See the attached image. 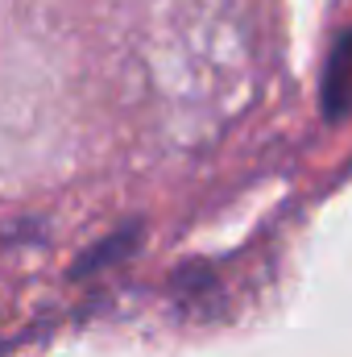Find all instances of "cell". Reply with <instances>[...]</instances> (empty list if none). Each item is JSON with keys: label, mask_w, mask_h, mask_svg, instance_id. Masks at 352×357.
Instances as JSON below:
<instances>
[{"label": "cell", "mask_w": 352, "mask_h": 357, "mask_svg": "<svg viewBox=\"0 0 352 357\" xmlns=\"http://www.w3.org/2000/svg\"><path fill=\"white\" fill-rule=\"evenodd\" d=\"M323 116L328 121L352 116V29L336 42L328 75H323Z\"/></svg>", "instance_id": "cell-1"}, {"label": "cell", "mask_w": 352, "mask_h": 357, "mask_svg": "<svg viewBox=\"0 0 352 357\" xmlns=\"http://www.w3.org/2000/svg\"><path fill=\"white\" fill-rule=\"evenodd\" d=\"M137 237H141V229H137V225H129L125 233H112V237H108L99 250L83 254V258H79V266L71 270V274L79 278V274H91V270H99V266H108V262H116V258H125V254L137 245Z\"/></svg>", "instance_id": "cell-2"}]
</instances>
